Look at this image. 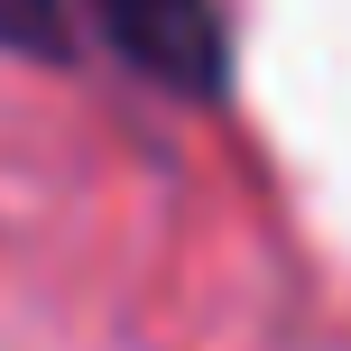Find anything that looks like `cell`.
<instances>
[{"mask_svg": "<svg viewBox=\"0 0 351 351\" xmlns=\"http://www.w3.org/2000/svg\"><path fill=\"white\" fill-rule=\"evenodd\" d=\"M93 19L148 84L185 93V102H213L231 84V37L213 0H93Z\"/></svg>", "mask_w": 351, "mask_h": 351, "instance_id": "6da1fadb", "label": "cell"}, {"mask_svg": "<svg viewBox=\"0 0 351 351\" xmlns=\"http://www.w3.org/2000/svg\"><path fill=\"white\" fill-rule=\"evenodd\" d=\"M0 47L65 56V0H0Z\"/></svg>", "mask_w": 351, "mask_h": 351, "instance_id": "7a4b0ae2", "label": "cell"}]
</instances>
